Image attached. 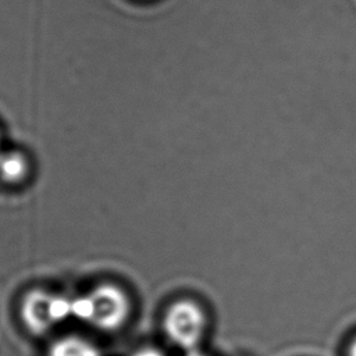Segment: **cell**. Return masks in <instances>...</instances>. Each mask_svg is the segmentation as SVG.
<instances>
[{"label": "cell", "mask_w": 356, "mask_h": 356, "mask_svg": "<svg viewBox=\"0 0 356 356\" xmlns=\"http://www.w3.org/2000/svg\"><path fill=\"white\" fill-rule=\"evenodd\" d=\"M129 312L128 296L111 284L99 285L90 293L72 299V316L104 331L120 328Z\"/></svg>", "instance_id": "6da1fadb"}, {"label": "cell", "mask_w": 356, "mask_h": 356, "mask_svg": "<svg viewBox=\"0 0 356 356\" xmlns=\"http://www.w3.org/2000/svg\"><path fill=\"white\" fill-rule=\"evenodd\" d=\"M72 316V300L65 296L44 292H29L21 305V318L33 334H44Z\"/></svg>", "instance_id": "7a4b0ae2"}, {"label": "cell", "mask_w": 356, "mask_h": 356, "mask_svg": "<svg viewBox=\"0 0 356 356\" xmlns=\"http://www.w3.org/2000/svg\"><path fill=\"white\" fill-rule=\"evenodd\" d=\"M164 331L168 339L188 352L196 350L206 330L202 307L188 299L172 303L164 316Z\"/></svg>", "instance_id": "3957f363"}, {"label": "cell", "mask_w": 356, "mask_h": 356, "mask_svg": "<svg viewBox=\"0 0 356 356\" xmlns=\"http://www.w3.org/2000/svg\"><path fill=\"white\" fill-rule=\"evenodd\" d=\"M47 356H102V355L99 349L88 339L76 335H68L54 341L47 350Z\"/></svg>", "instance_id": "277c9868"}, {"label": "cell", "mask_w": 356, "mask_h": 356, "mask_svg": "<svg viewBox=\"0 0 356 356\" xmlns=\"http://www.w3.org/2000/svg\"><path fill=\"white\" fill-rule=\"evenodd\" d=\"M29 164L19 152H7L0 154V179L6 184H18L28 175Z\"/></svg>", "instance_id": "5b68a950"}, {"label": "cell", "mask_w": 356, "mask_h": 356, "mask_svg": "<svg viewBox=\"0 0 356 356\" xmlns=\"http://www.w3.org/2000/svg\"><path fill=\"white\" fill-rule=\"evenodd\" d=\"M132 356H164V355L156 348H142L136 350Z\"/></svg>", "instance_id": "8992f818"}, {"label": "cell", "mask_w": 356, "mask_h": 356, "mask_svg": "<svg viewBox=\"0 0 356 356\" xmlns=\"http://www.w3.org/2000/svg\"><path fill=\"white\" fill-rule=\"evenodd\" d=\"M346 356H356V337L353 338V341L349 343V348H348V353Z\"/></svg>", "instance_id": "52a82bcc"}, {"label": "cell", "mask_w": 356, "mask_h": 356, "mask_svg": "<svg viewBox=\"0 0 356 356\" xmlns=\"http://www.w3.org/2000/svg\"><path fill=\"white\" fill-rule=\"evenodd\" d=\"M186 356H206V355H203V353H200L197 350H191V352H188Z\"/></svg>", "instance_id": "ba28073f"}, {"label": "cell", "mask_w": 356, "mask_h": 356, "mask_svg": "<svg viewBox=\"0 0 356 356\" xmlns=\"http://www.w3.org/2000/svg\"><path fill=\"white\" fill-rule=\"evenodd\" d=\"M0 154H1V152H0Z\"/></svg>", "instance_id": "9c48e42d"}]
</instances>
